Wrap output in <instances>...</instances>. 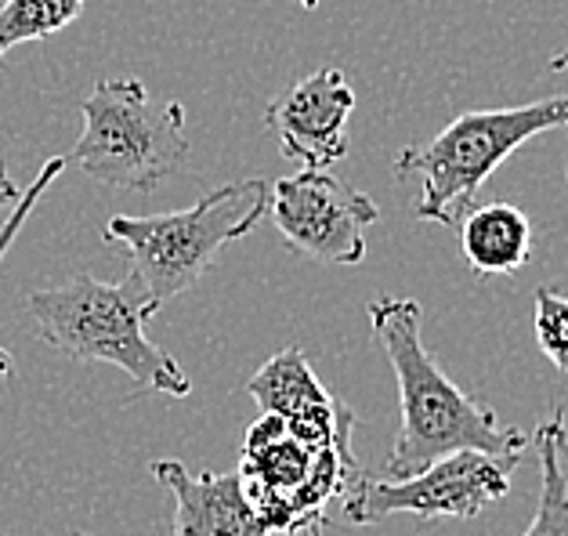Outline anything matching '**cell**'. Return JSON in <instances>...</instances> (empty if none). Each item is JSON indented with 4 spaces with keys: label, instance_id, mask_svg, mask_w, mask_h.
I'll list each match as a JSON object with an SVG mask.
<instances>
[{
    "label": "cell",
    "instance_id": "44dd1931",
    "mask_svg": "<svg viewBox=\"0 0 568 536\" xmlns=\"http://www.w3.org/2000/svg\"><path fill=\"white\" fill-rule=\"evenodd\" d=\"M77 536H88V533H77Z\"/></svg>",
    "mask_w": 568,
    "mask_h": 536
},
{
    "label": "cell",
    "instance_id": "8992f818",
    "mask_svg": "<svg viewBox=\"0 0 568 536\" xmlns=\"http://www.w3.org/2000/svg\"><path fill=\"white\" fill-rule=\"evenodd\" d=\"M358 475L363 472L352 446H312L275 414H261L246 428L240 478L268 533H290L301 522L318 518Z\"/></svg>",
    "mask_w": 568,
    "mask_h": 536
},
{
    "label": "cell",
    "instance_id": "9a60e30c",
    "mask_svg": "<svg viewBox=\"0 0 568 536\" xmlns=\"http://www.w3.org/2000/svg\"><path fill=\"white\" fill-rule=\"evenodd\" d=\"M536 341L547 360L568 374V297L554 286L536 291Z\"/></svg>",
    "mask_w": 568,
    "mask_h": 536
},
{
    "label": "cell",
    "instance_id": "ffe728a7",
    "mask_svg": "<svg viewBox=\"0 0 568 536\" xmlns=\"http://www.w3.org/2000/svg\"><path fill=\"white\" fill-rule=\"evenodd\" d=\"M297 4H301V8H308V11H315V8H318V0H297Z\"/></svg>",
    "mask_w": 568,
    "mask_h": 536
},
{
    "label": "cell",
    "instance_id": "5b68a950",
    "mask_svg": "<svg viewBox=\"0 0 568 536\" xmlns=\"http://www.w3.org/2000/svg\"><path fill=\"white\" fill-rule=\"evenodd\" d=\"M84 134L73 145L80 171L120 192H152L185 171V105H152L142 80H99L80 102Z\"/></svg>",
    "mask_w": 568,
    "mask_h": 536
},
{
    "label": "cell",
    "instance_id": "30bf717a",
    "mask_svg": "<svg viewBox=\"0 0 568 536\" xmlns=\"http://www.w3.org/2000/svg\"><path fill=\"white\" fill-rule=\"evenodd\" d=\"M251 395L261 414H275L312 446H352L355 414L323 388L301 348H283L251 377Z\"/></svg>",
    "mask_w": 568,
    "mask_h": 536
},
{
    "label": "cell",
    "instance_id": "52a82bcc",
    "mask_svg": "<svg viewBox=\"0 0 568 536\" xmlns=\"http://www.w3.org/2000/svg\"><path fill=\"white\" fill-rule=\"evenodd\" d=\"M521 457H496L481 449H453L409 478H366L358 475L344 493V515L355 526H373L387 515L432 518H475L485 507L507 497L510 472Z\"/></svg>",
    "mask_w": 568,
    "mask_h": 536
},
{
    "label": "cell",
    "instance_id": "e0dca14e",
    "mask_svg": "<svg viewBox=\"0 0 568 536\" xmlns=\"http://www.w3.org/2000/svg\"><path fill=\"white\" fill-rule=\"evenodd\" d=\"M19 196H22V189H19L16 182H11V174H8V168H4V160H0V214H4Z\"/></svg>",
    "mask_w": 568,
    "mask_h": 536
},
{
    "label": "cell",
    "instance_id": "ac0fdd59",
    "mask_svg": "<svg viewBox=\"0 0 568 536\" xmlns=\"http://www.w3.org/2000/svg\"><path fill=\"white\" fill-rule=\"evenodd\" d=\"M323 526H326V515H318V518L301 522L297 529H290V536H326V533H323Z\"/></svg>",
    "mask_w": 568,
    "mask_h": 536
},
{
    "label": "cell",
    "instance_id": "6da1fadb",
    "mask_svg": "<svg viewBox=\"0 0 568 536\" xmlns=\"http://www.w3.org/2000/svg\"><path fill=\"white\" fill-rule=\"evenodd\" d=\"M369 326L387 363L395 370L402 424L395 446L387 453L384 475L409 478L453 449H481L496 457H525L529 438L510 428L496 409L478 403L475 395L456 388L442 366L424 348L420 323L424 312L413 297H377L369 301Z\"/></svg>",
    "mask_w": 568,
    "mask_h": 536
},
{
    "label": "cell",
    "instance_id": "7a4b0ae2",
    "mask_svg": "<svg viewBox=\"0 0 568 536\" xmlns=\"http://www.w3.org/2000/svg\"><path fill=\"white\" fill-rule=\"evenodd\" d=\"M26 309L37 337L65 360L120 366L145 392L174 398L192 392L185 370L145 334V323L156 309L149 305L145 286L134 272L120 283H102L91 272H80L62 286L30 294Z\"/></svg>",
    "mask_w": 568,
    "mask_h": 536
},
{
    "label": "cell",
    "instance_id": "4fadbf2b",
    "mask_svg": "<svg viewBox=\"0 0 568 536\" xmlns=\"http://www.w3.org/2000/svg\"><path fill=\"white\" fill-rule=\"evenodd\" d=\"M536 457H539V500L532 526L521 536H568V432H565V414H554L539 424L532 435Z\"/></svg>",
    "mask_w": 568,
    "mask_h": 536
},
{
    "label": "cell",
    "instance_id": "5bb4252c",
    "mask_svg": "<svg viewBox=\"0 0 568 536\" xmlns=\"http://www.w3.org/2000/svg\"><path fill=\"white\" fill-rule=\"evenodd\" d=\"M80 11H84V0H8L0 8V59L11 48L65 30Z\"/></svg>",
    "mask_w": 568,
    "mask_h": 536
},
{
    "label": "cell",
    "instance_id": "9c48e42d",
    "mask_svg": "<svg viewBox=\"0 0 568 536\" xmlns=\"http://www.w3.org/2000/svg\"><path fill=\"white\" fill-rule=\"evenodd\" d=\"M355 113V91L337 65L297 80L265 109L268 131L280 139L283 156L304 168L326 171L348 156V120Z\"/></svg>",
    "mask_w": 568,
    "mask_h": 536
},
{
    "label": "cell",
    "instance_id": "d6986e66",
    "mask_svg": "<svg viewBox=\"0 0 568 536\" xmlns=\"http://www.w3.org/2000/svg\"><path fill=\"white\" fill-rule=\"evenodd\" d=\"M547 70H550V73H561V70H568V48L554 54V59L547 62Z\"/></svg>",
    "mask_w": 568,
    "mask_h": 536
},
{
    "label": "cell",
    "instance_id": "7c38bea8",
    "mask_svg": "<svg viewBox=\"0 0 568 536\" xmlns=\"http://www.w3.org/2000/svg\"><path fill=\"white\" fill-rule=\"evenodd\" d=\"M456 225L460 251L478 276H510L532 254L529 218L515 203H475Z\"/></svg>",
    "mask_w": 568,
    "mask_h": 536
},
{
    "label": "cell",
    "instance_id": "277c9868",
    "mask_svg": "<svg viewBox=\"0 0 568 536\" xmlns=\"http://www.w3.org/2000/svg\"><path fill=\"white\" fill-rule=\"evenodd\" d=\"M568 128V91L510 109H475L456 117L427 145H406L395 160L398 178H420L424 196L420 222L456 225L478 203V189L500 163L536 139V134Z\"/></svg>",
    "mask_w": 568,
    "mask_h": 536
},
{
    "label": "cell",
    "instance_id": "2e32d148",
    "mask_svg": "<svg viewBox=\"0 0 568 536\" xmlns=\"http://www.w3.org/2000/svg\"><path fill=\"white\" fill-rule=\"evenodd\" d=\"M65 171V156H51L44 168H40V174L33 178V185L30 189H22V196L11 203V214H8V222L0 225V257L8 254V246H11V240L19 236L22 232V225H26V218L33 214V208L40 203V196L51 189V182L59 178ZM11 370H16V363H11V355H8V348L0 345V381L4 377H11Z\"/></svg>",
    "mask_w": 568,
    "mask_h": 536
},
{
    "label": "cell",
    "instance_id": "ba28073f",
    "mask_svg": "<svg viewBox=\"0 0 568 536\" xmlns=\"http://www.w3.org/2000/svg\"><path fill=\"white\" fill-rule=\"evenodd\" d=\"M268 214L297 254L323 265H358L381 208L329 171L304 168L268 189Z\"/></svg>",
    "mask_w": 568,
    "mask_h": 536
},
{
    "label": "cell",
    "instance_id": "3957f363",
    "mask_svg": "<svg viewBox=\"0 0 568 536\" xmlns=\"http://www.w3.org/2000/svg\"><path fill=\"white\" fill-rule=\"evenodd\" d=\"M268 189L265 178H243L206 192L185 211L149 218L116 214L105 222V243L128 251L131 272L145 286L149 305L160 312L196 286L214 257L268 214Z\"/></svg>",
    "mask_w": 568,
    "mask_h": 536
},
{
    "label": "cell",
    "instance_id": "8fae6325",
    "mask_svg": "<svg viewBox=\"0 0 568 536\" xmlns=\"http://www.w3.org/2000/svg\"><path fill=\"white\" fill-rule=\"evenodd\" d=\"M152 478L174 497V536H272L246 500L240 472L192 475L182 461H152Z\"/></svg>",
    "mask_w": 568,
    "mask_h": 536
}]
</instances>
